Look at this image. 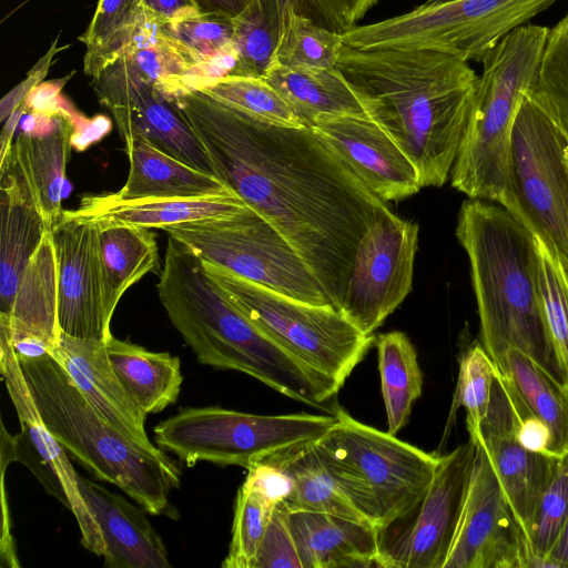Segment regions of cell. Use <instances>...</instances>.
<instances>
[{
    "mask_svg": "<svg viewBox=\"0 0 568 568\" xmlns=\"http://www.w3.org/2000/svg\"><path fill=\"white\" fill-rule=\"evenodd\" d=\"M0 368L21 426L20 433L14 436L16 462L27 466L43 488L73 514L82 546L97 556H103L102 535L79 490V474L68 458L67 450L45 426L12 343L2 331Z\"/></svg>",
    "mask_w": 568,
    "mask_h": 568,
    "instance_id": "2e32d148",
    "label": "cell"
},
{
    "mask_svg": "<svg viewBox=\"0 0 568 568\" xmlns=\"http://www.w3.org/2000/svg\"><path fill=\"white\" fill-rule=\"evenodd\" d=\"M206 13L236 17L252 0H193Z\"/></svg>",
    "mask_w": 568,
    "mask_h": 568,
    "instance_id": "11a10c76",
    "label": "cell"
},
{
    "mask_svg": "<svg viewBox=\"0 0 568 568\" xmlns=\"http://www.w3.org/2000/svg\"><path fill=\"white\" fill-rule=\"evenodd\" d=\"M376 347L387 432L396 435L408 423L412 406L422 395L423 375L416 349L405 333L381 334Z\"/></svg>",
    "mask_w": 568,
    "mask_h": 568,
    "instance_id": "e575fe53",
    "label": "cell"
},
{
    "mask_svg": "<svg viewBox=\"0 0 568 568\" xmlns=\"http://www.w3.org/2000/svg\"><path fill=\"white\" fill-rule=\"evenodd\" d=\"M526 93L539 105L568 112V12L549 28L536 81Z\"/></svg>",
    "mask_w": 568,
    "mask_h": 568,
    "instance_id": "ee69618b",
    "label": "cell"
},
{
    "mask_svg": "<svg viewBox=\"0 0 568 568\" xmlns=\"http://www.w3.org/2000/svg\"><path fill=\"white\" fill-rule=\"evenodd\" d=\"M106 352L121 383L145 415L160 413L176 402L183 382L179 357L148 351L113 335L106 341Z\"/></svg>",
    "mask_w": 568,
    "mask_h": 568,
    "instance_id": "4dcf8cb0",
    "label": "cell"
},
{
    "mask_svg": "<svg viewBox=\"0 0 568 568\" xmlns=\"http://www.w3.org/2000/svg\"><path fill=\"white\" fill-rule=\"evenodd\" d=\"M159 275L160 302L201 364L247 374L332 414L327 406L342 386L263 333L207 274L202 260L173 237Z\"/></svg>",
    "mask_w": 568,
    "mask_h": 568,
    "instance_id": "3957f363",
    "label": "cell"
},
{
    "mask_svg": "<svg viewBox=\"0 0 568 568\" xmlns=\"http://www.w3.org/2000/svg\"><path fill=\"white\" fill-rule=\"evenodd\" d=\"M287 513L283 501L274 506L253 568H302Z\"/></svg>",
    "mask_w": 568,
    "mask_h": 568,
    "instance_id": "f6af8a7d",
    "label": "cell"
},
{
    "mask_svg": "<svg viewBox=\"0 0 568 568\" xmlns=\"http://www.w3.org/2000/svg\"><path fill=\"white\" fill-rule=\"evenodd\" d=\"M469 438L440 455L424 495L399 518L377 530L381 568H443L460 518L474 466Z\"/></svg>",
    "mask_w": 568,
    "mask_h": 568,
    "instance_id": "4fadbf2b",
    "label": "cell"
},
{
    "mask_svg": "<svg viewBox=\"0 0 568 568\" xmlns=\"http://www.w3.org/2000/svg\"><path fill=\"white\" fill-rule=\"evenodd\" d=\"M495 372L496 367L483 345L475 343L464 352L459 361L458 378L445 437L460 407L466 410L469 438L477 440L481 437V426L490 400Z\"/></svg>",
    "mask_w": 568,
    "mask_h": 568,
    "instance_id": "60d3db41",
    "label": "cell"
},
{
    "mask_svg": "<svg viewBox=\"0 0 568 568\" xmlns=\"http://www.w3.org/2000/svg\"><path fill=\"white\" fill-rule=\"evenodd\" d=\"M18 359L41 417L59 444L146 513L172 517L169 497L181 479L175 463L161 449L131 440L106 422L50 354Z\"/></svg>",
    "mask_w": 568,
    "mask_h": 568,
    "instance_id": "5b68a950",
    "label": "cell"
},
{
    "mask_svg": "<svg viewBox=\"0 0 568 568\" xmlns=\"http://www.w3.org/2000/svg\"><path fill=\"white\" fill-rule=\"evenodd\" d=\"M311 129L384 202L423 187L410 159L367 114L323 115Z\"/></svg>",
    "mask_w": 568,
    "mask_h": 568,
    "instance_id": "d6986e66",
    "label": "cell"
},
{
    "mask_svg": "<svg viewBox=\"0 0 568 568\" xmlns=\"http://www.w3.org/2000/svg\"><path fill=\"white\" fill-rule=\"evenodd\" d=\"M58 39L59 37H57L54 42L51 44L47 54L41 58L29 72L28 78L1 100V121H6L11 115V113L27 100L30 92L45 77L48 69L52 63L53 55L62 50V48L57 47Z\"/></svg>",
    "mask_w": 568,
    "mask_h": 568,
    "instance_id": "f907efd6",
    "label": "cell"
},
{
    "mask_svg": "<svg viewBox=\"0 0 568 568\" xmlns=\"http://www.w3.org/2000/svg\"><path fill=\"white\" fill-rule=\"evenodd\" d=\"M497 373L516 415V435L519 443L531 452L556 456L548 426L529 409L510 378L498 369Z\"/></svg>",
    "mask_w": 568,
    "mask_h": 568,
    "instance_id": "7dc6e473",
    "label": "cell"
},
{
    "mask_svg": "<svg viewBox=\"0 0 568 568\" xmlns=\"http://www.w3.org/2000/svg\"><path fill=\"white\" fill-rule=\"evenodd\" d=\"M568 520V453L560 456L547 488L541 495L527 542L530 550L528 568L558 567L548 555Z\"/></svg>",
    "mask_w": 568,
    "mask_h": 568,
    "instance_id": "b9f144b4",
    "label": "cell"
},
{
    "mask_svg": "<svg viewBox=\"0 0 568 568\" xmlns=\"http://www.w3.org/2000/svg\"><path fill=\"white\" fill-rule=\"evenodd\" d=\"M244 485L261 493L274 504L283 501L291 491L290 477L273 462L263 460L250 467Z\"/></svg>",
    "mask_w": 568,
    "mask_h": 568,
    "instance_id": "c3c4849f",
    "label": "cell"
},
{
    "mask_svg": "<svg viewBox=\"0 0 568 568\" xmlns=\"http://www.w3.org/2000/svg\"><path fill=\"white\" fill-rule=\"evenodd\" d=\"M559 568H568V520L557 542L548 555Z\"/></svg>",
    "mask_w": 568,
    "mask_h": 568,
    "instance_id": "9f6ffc18",
    "label": "cell"
},
{
    "mask_svg": "<svg viewBox=\"0 0 568 568\" xmlns=\"http://www.w3.org/2000/svg\"><path fill=\"white\" fill-rule=\"evenodd\" d=\"M495 367L510 378L529 409L548 426L554 454H567L568 385L516 348L508 349Z\"/></svg>",
    "mask_w": 568,
    "mask_h": 568,
    "instance_id": "836d02e7",
    "label": "cell"
},
{
    "mask_svg": "<svg viewBox=\"0 0 568 568\" xmlns=\"http://www.w3.org/2000/svg\"><path fill=\"white\" fill-rule=\"evenodd\" d=\"M49 354L106 422L131 440L149 449L158 448L146 435V415L110 363L106 341L79 338L61 332Z\"/></svg>",
    "mask_w": 568,
    "mask_h": 568,
    "instance_id": "7402d4cb",
    "label": "cell"
},
{
    "mask_svg": "<svg viewBox=\"0 0 568 568\" xmlns=\"http://www.w3.org/2000/svg\"><path fill=\"white\" fill-rule=\"evenodd\" d=\"M262 78L308 128L323 115L366 114L358 91L336 67L310 69L271 63Z\"/></svg>",
    "mask_w": 568,
    "mask_h": 568,
    "instance_id": "f1b7e54d",
    "label": "cell"
},
{
    "mask_svg": "<svg viewBox=\"0 0 568 568\" xmlns=\"http://www.w3.org/2000/svg\"><path fill=\"white\" fill-rule=\"evenodd\" d=\"M337 422L312 447L355 508L377 530L404 515L427 490L438 455L353 418Z\"/></svg>",
    "mask_w": 568,
    "mask_h": 568,
    "instance_id": "52a82bcc",
    "label": "cell"
},
{
    "mask_svg": "<svg viewBox=\"0 0 568 568\" xmlns=\"http://www.w3.org/2000/svg\"><path fill=\"white\" fill-rule=\"evenodd\" d=\"M302 568L376 567L377 529L344 517L288 511Z\"/></svg>",
    "mask_w": 568,
    "mask_h": 568,
    "instance_id": "d4e9b609",
    "label": "cell"
},
{
    "mask_svg": "<svg viewBox=\"0 0 568 568\" xmlns=\"http://www.w3.org/2000/svg\"><path fill=\"white\" fill-rule=\"evenodd\" d=\"M516 424V415L496 369L480 439L527 539L538 501L559 457L525 448L517 438Z\"/></svg>",
    "mask_w": 568,
    "mask_h": 568,
    "instance_id": "ffe728a7",
    "label": "cell"
},
{
    "mask_svg": "<svg viewBox=\"0 0 568 568\" xmlns=\"http://www.w3.org/2000/svg\"><path fill=\"white\" fill-rule=\"evenodd\" d=\"M92 87L124 143L141 136L183 163L216 176L204 146L175 100L120 57L92 79Z\"/></svg>",
    "mask_w": 568,
    "mask_h": 568,
    "instance_id": "9a60e30c",
    "label": "cell"
},
{
    "mask_svg": "<svg viewBox=\"0 0 568 568\" xmlns=\"http://www.w3.org/2000/svg\"><path fill=\"white\" fill-rule=\"evenodd\" d=\"M456 237L468 256L481 345L494 365L516 348L559 377L539 301L531 231L503 205L468 199Z\"/></svg>",
    "mask_w": 568,
    "mask_h": 568,
    "instance_id": "277c9868",
    "label": "cell"
},
{
    "mask_svg": "<svg viewBox=\"0 0 568 568\" xmlns=\"http://www.w3.org/2000/svg\"><path fill=\"white\" fill-rule=\"evenodd\" d=\"M265 460L276 464L291 479V491L283 500L288 511L329 514L372 526L320 462L312 443Z\"/></svg>",
    "mask_w": 568,
    "mask_h": 568,
    "instance_id": "d6a6232c",
    "label": "cell"
},
{
    "mask_svg": "<svg viewBox=\"0 0 568 568\" xmlns=\"http://www.w3.org/2000/svg\"><path fill=\"white\" fill-rule=\"evenodd\" d=\"M247 207L236 194L205 197L121 200L113 193L82 197L67 212L89 221H113L148 229L236 213Z\"/></svg>",
    "mask_w": 568,
    "mask_h": 568,
    "instance_id": "4316f807",
    "label": "cell"
},
{
    "mask_svg": "<svg viewBox=\"0 0 568 568\" xmlns=\"http://www.w3.org/2000/svg\"><path fill=\"white\" fill-rule=\"evenodd\" d=\"M57 306V261L49 231L24 270L11 312L0 315V329L11 339L38 337L52 348L61 333Z\"/></svg>",
    "mask_w": 568,
    "mask_h": 568,
    "instance_id": "83f0119b",
    "label": "cell"
},
{
    "mask_svg": "<svg viewBox=\"0 0 568 568\" xmlns=\"http://www.w3.org/2000/svg\"><path fill=\"white\" fill-rule=\"evenodd\" d=\"M285 0H252L233 18L237 64L234 75L262 78L278 42Z\"/></svg>",
    "mask_w": 568,
    "mask_h": 568,
    "instance_id": "ab89813d",
    "label": "cell"
},
{
    "mask_svg": "<svg viewBox=\"0 0 568 568\" xmlns=\"http://www.w3.org/2000/svg\"><path fill=\"white\" fill-rule=\"evenodd\" d=\"M203 265L263 333L341 386L372 346L373 335L363 334L331 304L305 303L212 263Z\"/></svg>",
    "mask_w": 568,
    "mask_h": 568,
    "instance_id": "9c48e42d",
    "label": "cell"
},
{
    "mask_svg": "<svg viewBox=\"0 0 568 568\" xmlns=\"http://www.w3.org/2000/svg\"><path fill=\"white\" fill-rule=\"evenodd\" d=\"M473 440V439H471ZM467 495L443 568H527L526 536L504 494L481 439Z\"/></svg>",
    "mask_w": 568,
    "mask_h": 568,
    "instance_id": "e0dca14e",
    "label": "cell"
},
{
    "mask_svg": "<svg viewBox=\"0 0 568 568\" xmlns=\"http://www.w3.org/2000/svg\"><path fill=\"white\" fill-rule=\"evenodd\" d=\"M297 12L343 33L356 26L379 0H288Z\"/></svg>",
    "mask_w": 568,
    "mask_h": 568,
    "instance_id": "bcb514c9",
    "label": "cell"
},
{
    "mask_svg": "<svg viewBox=\"0 0 568 568\" xmlns=\"http://www.w3.org/2000/svg\"><path fill=\"white\" fill-rule=\"evenodd\" d=\"M548 115V118L555 123L558 130L561 132L566 140L565 144V158L568 162V112L560 111L550 108H540Z\"/></svg>",
    "mask_w": 568,
    "mask_h": 568,
    "instance_id": "6f0895ef",
    "label": "cell"
},
{
    "mask_svg": "<svg viewBox=\"0 0 568 568\" xmlns=\"http://www.w3.org/2000/svg\"><path fill=\"white\" fill-rule=\"evenodd\" d=\"M28 112L34 126L18 133L0 164H9L20 175L52 230L63 214L62 189L77 120L64 108L55 113Z\"/></svg>",
    "mask_w": 568,
    "mask_h": 568,
    "instance_id": "44dd1931",
    "label": "cell"
},
{
    "mask_svg": "<svg viewBox=\"0 0 568 568\" xmlns=\"http://www.w3.org/2000/svg\"><path fill=\"white\" fill-rule=\"evenodd\" d=\"M186 91L197 89L270 124L304 128L305 123L288 102L263 78L226 75L186 77Z\"/></svg>",
    "mask_w": 568,
    "mask_h": 568,
    "instance_id": "8d00e7d4",
    "label": "cell"
},
{
    "mask_svg": "<svg viewBox=\"0 0 568 568\" xmlns=\"http://www.w3.org/2000/svg\"><path fill=\"white\" fill-rule=\"evenodd\" d=\"M558 0H448L342 33L345 45L359 49H422L466 61L483 58L508 33Z\"/></svg>",
    "mask_w": 568,
    "mask_h": 568,
    "instance_id": "ba28073f",
    "label": "cell"
},
{
    "mask_svg": "<svg viewBox=\"0 0 568 568\" xmlns=\"http://www.w3.org/2000/svg\"><path fill=\"white\" fill-rule=\"evenodd\" d=\"M68 78L36 87L26 100V110L40 113H55L62 110L59 92Z\"/></svg>",
    "mask_w": 568,
    "mask_h": 568,
    "instance_id": "816d5d0a",
    "label": "cell"
},
{
    "mask_svg": "<svg viewBox=\"0 0 568 568\" xmlns=\"http://www.w3.org/2000/svg\"><path fill=\"white\" fill-rule=\"evenodd\" d=\"M275 505L242 484L235 499L232 539L223 568H253Z\"/></svg>",
    "mask_w": 568,
    "mask_h": 568,
    "instance_id": "7bdbcfd3",
    "label": "cell"
},
{
    "mask_svg": "<svg viewBox=\"0 0 568 568\" xmlns=\"http://www.w3.org/2000/svg\"><path fill=\"white\" fill-rule=\"evenodd\" d=\"M130 162L121 200L205 197L235 194L219 178L166 154L141 136L125 143Z\"/></svg>",
    "mask_w": 568,
    "mask_h": 568,
    "instance_id": "484cf974",
    "label": "cell"
},
{
    "mask_svg": "<svg viewBox=\"0 0 568 568\" xmlns=\"http://www.w3.org/2000/svg\"><path fill=\"white\" fill-rule=\"evenodd\" d=\"M343 47L342 33L320 26L297 12L291 1H284L278 42L271 63L332 69L337 65Z\"/></svg>",
    "mask_w": 568,
    "mask_h": 568,
    "instance_id": "74e56055",
    "label": "cell"
},
{
    "mask_svg": "<svg viewBox=\"0 0 568 568\" xmlns=\"http://www.w3.org/2000/svg\"><path fill=\"white\" fill-rule=\"evenodd\" d=\"M0 165V315H8L24 270L51 230L20 175Z\"/></svg>",
    "mask_w": 568,
    "mask_h": 568,
    "instance_id": "cb8c5ba5",
    "label": "cell"
},
{
    "mask_svg": "<svg viewBox=\"0 0 568 568\" xmlns=\"http://www.w3.org/2000/svg\"><path fill=\"white\" fill-rule=\"evenodd\" d=\"M148 12L170 21L179 16L201 10L193 0H143ZM202 11V10H201Z\"/></svg>",
    "mask_w": 568,
    "mask_h": 568,
    "instance_id": "db71d44e",
    "label": "cell"
},
{
    "mask_svg": "<svg viewBox=\"0 0 568 568\" xmlns=\"http://www.w3.org/2000/svg\"><path fill=\"white\" fill-rule=\"evenodd\" d=\"M144 13L143 0H98L92 20L79 38L85 45V74L98 77L121 54Z\"/></svg>",
    "mask_w": 568,
    "mask_h": 568,
    "instance_id": "d590c367",
    "label": "cell"
},
{
    "mask_svg": "<svg viewBox=\"0 0 568 568\" xmlns=\"http://www.w3.org/2000/svg\"><path fill=\"white\" fill-rule=\"evenodd\" d=\"M110 126V121L104 116H97L90 120L83 119L80 124L77 121V128L71 139L72 148L78 151L85 150L105 135Z\"/></svg>",
    "mask_w": 568,
    "mask_h": 568,
    "instance_id": "f5cc1de1",
    "label": "cell"
},
{
    "mask_svg": "<svg viewBox=\"0 0 568 568\" xmlns=\"http://www.w3.org/2000/svg\"><path fill=\"white\" fill-rule=\"evenodd\" d=\"M566 159V158H565ZM567 162V161H566ZM567 165H568V162H567Z\"/></svg>",
    "mask_w": 568,
    "mask_h": 568,
    "instance_id": "91938a15",
    "label": "cell"
},
{
    "mask_svg": "<svg viewBox=\"0 0 568 568\" xmlns=\"http://www.w3.org/2000/svg\"><path fill=\"white\" fill-rule=\"evenodd\" d=\"M162 230L203 262L305 303L331 304L293 246L250 206Z\"/></svg>",
    "mask_w": 568,
    "mask_h": 568,
    "instance_id": "8fae6325",
    "label": "cell"
},
{
    "mask_svg": "<svg viewBox=\"0 0 568 568\" xmlns=\"http://www.w3.org/2000/svg\"><path fill=\"white\" fill-rule=\"evenodd\" d=\"M548 32V27L521 26L480 61L475 102L450 172L452 185L468 199L501 205L511 192L513 125L536 81Z\"/></svg>",
    "mask_w": 568,
    "mask_h": 568,
    "instance_id": "8992f818",
    "label": "cell"
},
{
    "mask_svg": "<svg viewBox=\"0 0 568 568\" xmlns=\"http://www.w3.org/2000/svg\"><path fill=\"white\" fill-rule=\"evenodd\" d=\"M57 261V313L61 332L108 341L97 222L63 211L51 230Z\"/></svg>",
    "mask_w": 568,
    "mask_h": 568,
    "instance_id": "ac0fdd59",
    "label": "cell"
},
{
    "mask_svg": "<svg viewBox=\"0 0 568 568\" xmlns=\"http://www.w3.org/2000/svg\"><path fill=\"white\" fill-rule=\"evenodd\" d=\"M418 226L388 210L358 242L338 311L372 335L412 291Z\"/></svg>",
    "mask_w": 568,
    "mask_h": 568,
    "instance_id": "5bb4252c",
    "label": "cell"
},
{
    "mask_svg": "<svg viewBox=\"0 0 568 568\" xmlns=\"http://www.w3.org/2000/svg\"><path fill=\"white\" fill-rule=\"evenodd\" d=\"M336 68L358 91L366 114L414 163L422 186L444 185L476 97L479 75L468 61L433 50L344 44Z\"/></svg>",
    "mask_w": 568,
    "mask_h": 568,
    "instance_id": "7a4b0ae2",
    "label": "cell"
},
{
    "mask_svg": "<svg viewBox=\"0 0 568 568\" xmlns=\"http://www.w3.org/2000/svg\"><path fill=\"white\" fill-rule=\"evenodd\" d=\"M163 30L192 70V77L234 75L237 51L233 18L196 10L163 23Z\"/></svg>",
    "mask_w": 568,
    "mask_h": 568,
    "instance_id": "1f68e13d",
    "label": "cell"
},
{
    "mask_svg": "<svg viewBox=\"0 0 568 568\" xmlns=\"http://www.w3.org/2000/svg\"><path fill=\"white\" fill-rule=\"evenodd\" d=\"M16 462V440L4 425L1 426V500H2V528H1V561L9 567L19 566L14 541L10 532V517L7 506L4 473L7 466Z\"/></svg>",
    "mask_w": 568,
    "mask_h": 568,
    "instance_id": "681fc988",
    "label": "cell"
},
{
    "mask_svg": "<svg viewBox=\"0 0 568 568\" xmlns=\"http://www.w3.org/2000/svg\"><path fill=\"white\" fill-rule=\"evenodd\" d=\"M174 100L215 175L285 237L338 310L358 242L386 202L308 126L266 123L197 89Z\"/></svg>",
    "mask_w": 568,
    "mask_h": 568,
    "instance_id": "6da1fadb",
    "label": "cell"
},
{
    "mask_svg": "<svg viewBox=\"0 0 568 568\" xmlns=\"http://www.w3.org/2000/svg\"><path fill=\"white\" fill-rule=\"evenodd\" d=\"M106 317L122 295L148 273L161 271L155 235L148 227L97 221Z\"/></svg>",
    "mask_w": 568,
    "mask_h": 568,
    "instance_id": "f546056e",
    "label": "cell"
},
{
    "mask_svg": "<svg viewBox=\"0 0 568 568\" xmlns=\"http://www.w3.org/2000/svg\"><path fill=\"white\" fill-rule=\"evenodd\" d=\"M442 1H448V0H426L427 3H434V2H442Z\"/></svg>",
    "mask_w": 568,
    "mask_h": 568,
    "instance_id": "680465c9",
    "label": "cell"
},
{
    "mask_svg": "<svg viewBox=\"0 0 568 568\" xmlns=\"http://www.w3.org/2000/svg\"><path fill=\"white\" fill-rule=\"evenodd\" d=\"M79 490L91 510L104 544L109 568H168L165 546L149 523L146 511L101 485L78 476Z\"/></svg>",
    "mask_w": 568,
    "mask_h": 568,
    "instance_id": "603a6c76",
    "label": "cell"
},
{
    "mask_svg": "<svg viewBox=\"0 0 568 568\" xmlns=\"http://www.w3.org/2000/svg\"><path fill=\"white\" fill-rule=\"evenodd\" d=\"M566 140L525 93L510 140L511 193L501 204L556 248L568 268V165Z\"/></svg>",
    "mask_w": 568,
    "mask_h": 568,
    "instance_id": "7c38bea8",
    "label": "cell"
},
{
    "mask_svg": "<svg viewBox=\"0 0 568 568\" xmlns=\"http://www.w3.org/2000/svg\"><path fill=\"white\" fill-rule=\"evenodd\" d=\"M336 422L333 414L256 415L215 406L187 407L160 422L154 438L187 466L203 460L248 469L317 440Z\"/></svg>",
    "mask_w": 568,
    "mask_h": 568,
    "instance_id": "30bf717a",
    "label": "cell"
},
{
    "mask_svg": "<svg viewBox=\"0 0 568 568\" xmlns=\"http://www.w3.org/2000/svg\"><path fill=\"white\" fill-rule=\"evenodd\" d=\"M537 252V285L559 377L568 385V268L554 246L531 231Z\"/></svg>",
    "mask_w": 568,
    "mask_h": 568,
    "instance_id": "f35d334b",
    "label": "cell"
}]
</instances>
